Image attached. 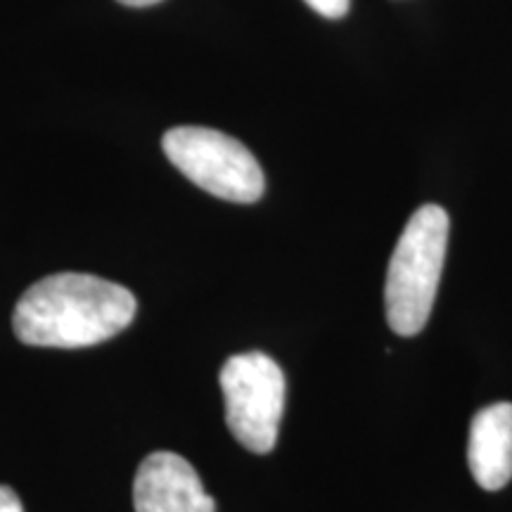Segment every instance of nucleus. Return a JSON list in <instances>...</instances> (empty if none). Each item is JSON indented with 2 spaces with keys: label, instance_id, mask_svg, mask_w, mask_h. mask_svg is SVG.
<instances>
[{
  "label": "nucleus",
  "instance_id": "423d86ee",
  "mask_svg": "<svg viewBox=\"0 0 512 512\" xmlns=\"http://www.w3.org/2000/svg\"><path fill=\"white\" fill-rule=\"evenodd\" d=\"M467 463L475 482L498 491L512 479V403H491L472 418Z\"/></svg>",
  "mask_w": 512,
  "mask_h": 512
},
{
  "label": "nucleus",
  "instance_id": "20e7f679",
  "mask_svg": "<svg viewBox=\"0 0 512 512\" xmlns=\"http://www.w3.org/2000/svg\"><path fill=\"white\" fill-rule=\"evenodd\" d=\"M228 430L247 451L271 453L285 413V375L261 351L230 356L221 368Z\"/></svg>",
  "mask_w": 512,
  "mask_h": 512
},
{
  "label": "nucleus",
  "instance_id": "6e6552de",
  "mask_svg": "<svg viewBox=\"0 0 512 512\" xmlns=\"http://www.w3.org/2000/svg\"><path fill=\"white\" fill-rule=\"evenodd\" d=\"M0 512H24L22 503L10 486H0Z\"/></svg>",
  "mask_w": 512,
  "mask_h": 512
},
{
  "label": "nucleus",
  "instance_id": "0eeeda50",
  "mask_svg": "<svg viewBox=\"0 0 512 512\" xmlns=\"http://www.w3.org/2000/svg\"><path fill=\"white\" fill-rule=\"evenodd\" d=\"M306 5L328 19L344 17L349 10V0H306Z\"/></svg>",
  "mask_w": 512,
  "mask_h": 512
},
{
  "label": "nucleus",
  "instance_id": "f257e3e1",
  "mask_svg": "<svg viewBox=\"0 0 512 512\" xmlns=\"http://www.w3.org/2000/svg\"><path fill=\"white\" fill-rule=\"evenodd\" d=\"M136 306L131 290L98 275L55 273L22 294L12 330L29 347H93L126 330Z\"/></svg>",
  "mask_w": 512,
  "mask_h": 512
},
{
  "label": "nucleus",
  "instance_id": "f03ea898",
  "mask_svg": "<svg viewBox=\"0 0 512 512\" xmlns=\"http://www.w3.org/2000/svg\"><path fill=\"white\" fill-rule=\"evenodd\" d=\"M446 245L448 214L437 204H425L403 228L384 283L387 320L396 335H418L430 320L446 259Z\"/></svg>",
  "mask_w": 512,
  "mask_h": 512
},
{
  "label": "nucleus",
  "instance_id": "39448f33",
  "mask_svg": "<svg viewBox=\"0 0 512 512\" xmlns=\"http://www.w3.org/2000/svg\"><path fill=\"white\" fill-rule=\"evenodd\" d=\"M136 512H216V501L188 460L159 451L140 463L133 482Z\"/></svg>",
  "mask_w": 512,
  "mask_h": 512
},
{
  "label": "nucleus",
  "instance_id": "1a4fd4ad",
  "mask_svg": "<svg viewBox=\"0 0 512 512\" xmlns=\"http://www.w3.org/2000/svg\"><path fill=\"white\" fill-rule=\"evenodd\" d=\"M121 5H128V8H147V5H155L159 0H119Z\"/></svg>",
  "mask_w": 512,
  "mask_h": 512
},
{
  "label": "nucleus",
  "instance_id": "7ed1b4c3",
  "mask_svg": "<svg viewBox=\"0 0 512 512\" xmlns=\"http://www.w3.org/2000/svg\"><path fill=\"white\" fill-rule=\"evenodd\" d=\"M164 155L181 174L219 200L252 204L264 195L266 178L240 140L204 126L166 131Z\"/></svg>",
  "mask_w": 512,
  "mask_h": 512
}]
</instances>
